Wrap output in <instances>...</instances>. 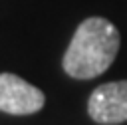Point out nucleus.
<instances>
[{"mask_svg": "<svg viewBox=\"0 0 127 125\" xmlns=\"http://www.w3.org/2000/svg\"><path fill=\"white\" fill-rule=\"evenodd\" d=\"M119 32L105 18L83 20L64 56V69L77 79L101 75L115 60L119 50Z\"/></svg>", "mask_w": 127, "mask_h": 125, "instance_id": "obj_1", "label": "nucleus"}, {"mask_svg": "<svg viewBox=\"0 0 127 125\" xmlns=\"http://www.w3.org/2000/svg\"><path fill=\"white\" fill-rule=\"evenodd\" d=\"M87 113L101 125L127 121V79L95 87L87 101Z\"/></svg>", "mask_w": 127, "mask_h": 125, "instance_id": "obj_2", "label": "nucleus"}, {"mask_svg": "<svg viewBox=\"0 0 127 125\" xmlns=\"http://www.w3.org/2000/svg\"><path fill=\"white\" fill-rule=\"evenodd\" d=\"M44 93L14 73H0V109L10 115H30L44 107Z\"/></svg>", "mask_w": 127, "mask_h": 125, "instance_id": "obj_3", "label": "nucleus"}]
</instances>
